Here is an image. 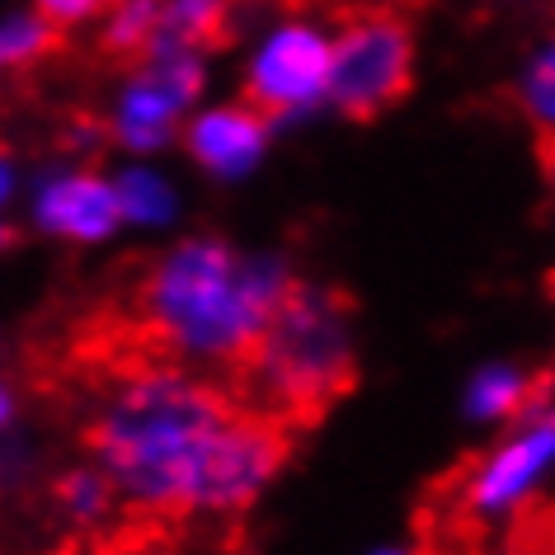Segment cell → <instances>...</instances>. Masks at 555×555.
Wrapping results in <instances>:
<instances>
[{
	"label": "cell",
	"mask_w": 555,
	"mask_h": 555,
	"mask_svg": "<svg viewBox=\"0 0 555 555\" xmlns=\"http://www.w3.org/2000/svg\"><path fill=\"white\" fill-rule=\"evenodd\" d=\"M249 396L184 363H137L118 372L86 414L80 448L114 480L122 508L189 518V490L207 442Z\"/></svg>",
	"instance_id": "cell-1"
},
{
	"label": "cell",
	"mask_w": 555,
	"mask_h": 555,
	"mask_svg": "<svg viewBox=\"0 0 555 555\" xmlns=\"http://www.w3.org/2000/svg\"><path fill=\"white\" fill-rule=\"evenodd\" d=\"M297 269L278 249H245L227 235H179L137 283V325L160 358L198 372H245L297 293Z\"/></svg>",
	"instance_id": "cell-2"
},
{
	"label": "cell",
	"mask_w": 555,
	"mask_h": 555,
	"mask_svg": "<svg viewBox=\"0 0 555 555\" xmlns=\"http://www.w3.org/2000/svg\"><path fill=\"white\" fill-rule=\"evenodd\" d=\"M353 307L325 283H297L245 367V396L278 420H321L358 386Z\"/></svg>",
	"instance_id": "cell-3"
},
{
	"label": "cell",
	"mask_w": 555,
	"mask_h": 555,
	"mask_svg": "<svg viewBox=\"0 0 555 555\" xmlns=\"http://www.w3.org/2000/svg\"><path fill=\"white\" fill-rule=\"evenodd\" d=\"M207 48L189 43H156L128 72L104 104V132L122 156L156 160L184 137V122L203 104L207 90Z\"/></svg>",
	"instance_id": "cell-4"
},
{
	"label": "cell",
	"mask_w": 555,
	"mask_h": 555,
	"mask_svg": "<svg viewBox=\"0 0 555 555\" xmlns=\"http://www.w3.org/2000/svg\"><path fill=\"white\" fill-rule=\"evenodd\" d=\"M335 86V29L307 10H287L249 38L241 57V100L273 122L321 114Z\"/></svg>",
	"instance_id": "cell-5"
},
{
	"label": "cell",
	"mask_w": 555,
	"mask_h": 555,
	"mask_svg": "<svg viewBox=\"0 0 555 555\" xmlns=\"http://www.w3.org/2000/svg\"><path fill=\"white\" fill-rule=\"evenodd\" d=\"M287 462H293V424L245 405L207 442L189 490V518H227L255 508Z\"/></svg>",
	"instance_id": "cell-6"
},
{
	"label": "cell",
	"mask_w": 555,
	"mask_h": 555,
	"mask_svg": "<svg viewBox=\"0 0 555 555\" xmlns=\"http://www.w3.org/2000/svg\"><path fill=\"white\" fill-rule=\"evenodd\" d=\"M414 34L396 10H363L335 29L330 108L344 118H377L410 94Z\"/></svg>",
	"instance_id": "cell-7"
},
{
	"label": "cell",
	"mask_w": 555,
	"mask_h": 555,
	"mask_svg": "<svg viewBox=\"0 0 555 555\" xmlns=\"http://www.w3.org/2000/svg\"><path fill=\"white\" fill-rule=\"evenodd\" d=\"M24 221L57 245H108L118 231H128L118 207L114 170H94L86 160H48L29 175L24 189Z\"/></svg>",
	"instance_id": "cell-8"
},
{
	"label": "cell",
	"mask_w": 555,
	"mask_h": 555,
	"mask_svg": "<svg viewBox=\"0 0 555 555\" xmlns=\"http://www.w3.org/2000/svg\"><path fill=\"white\" fill-rule=\"evenodd\" d=\"M555 470V400H537L508 434L466 470L462 508L470 518H508L522 508Z\"/></svg>",
	"instance_id": "cell-9"
},
{
	"label": "cell",
	"mask_w": 555,
	"mask_h": 555,
	"mask_svg": "<svg viewBox=\"0 0 555 555\" xmlns=\"http://www.w3.org/2000/svg\"><path fill=\"white\" fill-rule=\"evenodd\" d=\"M278 122L269 114H259L249 100H217L198 104L193 118L184 122V146L189 165L212 184H241V179L259 175L273 146Z\"/></svg>",
	"instance_id": "cell-10"
},
{
	"label": "cell",
	"mask_w": 555,
	"mask_h": 555,
	"mask_svg": "<svg viewBox=\"0 0 555 555\" xmlns=\"http://www.w3.org/2000/svg\"><path fill=\"white\" fill-rule=\"evenodd\" d=\"M541 400L537 377L518 363H480L462 386V420L494 428V424H518L527 410Z\"/></svg>",
	"instance_id": "cell-11"
},
{
	"label": "cell",
	"mask_w": 555,
	"mask_h": 555,
	"mask_svg": "<svg viewBox=\"0 0 555 555\" xmlns=\"http://www.w3.org/2000/svg\"><path fill=\"white\" fill-rule=\"evenodd\" d=\"M114 184H118V207H122L128 231H170L179 221V212H184V193H179V184L146 156L122 160L114 170Z\"/></svg>",
	"instance_id": "cell-12"
},
{
	"label": "cell",
	"mask_w": 555,
	"mask_h": 555,
	"mask_svg": "<svg viewBox=\"0 0 555 555\" xmlns=\"http://www.w3.org/2000/svg\"><path fill=\"white\" fill-rule=\"evenodd\" d=\"M52 504H57V513L72 527H100L122 508V499L114 490V480L86 456V462L57 470V480H52Z\"/></svg>",
	"instance_id": "cell-13"
},
{
	"label": "cell",
	"mask_w": 555,
	"mask_h": 555,
	"mask_svg": "<svg viewBox=\"0 0 555 555\" xmlns=\"http://www.w3.org/2000/svg\"><path fill=\"white\" fill-rule=\"evenodd\" d=\"M100 43L108 57L142 62L160 43V0H114L100 20Z\"/></svg>",
	"instance_id": "cell-14"
},
{
	"label": "cell",
	"mask_w": 555,
	"mask_h": 555,
	"mask_svg": "<svg viewBox=\"0 0 555 555\" xmlns=\"http://www.w3.org/2000/svg\"><path fill=\"white\" fill-rule=\"evenodd\" d=\"M513 100L541 137H555V29L537 38L532 52L522 57L518 80H513Z\"/></svg>",
	"instance_id": "cell-15"
},
{
	"label": "cell",
	"mask_w": 555,
	"mask_h": 555,
	"mask_svg": "<svg viewBox=\"0 0 555 555\" xmlns=\"http://www.w3.org/2000/svg\"><path fill=\"white\" fill-rule=\"evenodd\" d=\"M62 29L48 15H38L34 5H15L0 20V66L5 72H34L38 62L52 57Z\"/></svg>",
	"instance_id": "cell-16"
},
{
	"label": "cell",
	"mask_w": 555,
	"mask_h": 555,
	"mask_svg": "<svg viewBox=\"0 0 555 555\" xmlns=\"http://www.w3.org/2000/svg\"><path fill=\"white\" fill-rule=\"evenodd\" d=\"M235 0H160V43L212 48L227 38Z\"/></svg>",
	"instance_id": "cell-17"
},
{
	"label": "cell",
	"mask_w": 555,
	"mask_h": 555,
	"mask_svg": "<svg viewBox=\"0 0 555 555\" xmlns=\"http://www.w3.org/2000/svg\"><path fill=\"white\" fill-rule=\"evenodd\" d=\"M38 15H48L57 29H86V24H100L104 10L114 5V0H29Z\"/></svg>",
	"instance_id": "cell-18"
},
{
	"label": "cell",
	"mask_w": 555,
	"mask_h": 555,
	"mask_svg": "<svg viewBox=\"0 0 555 555\" xmlns=\"http://www.w3.org/2000/svg\"><path fill=\"white\" fill-rule=\"evenodd\" d=\"M20 189H29V175L20 179V160L5 156V160H0V203L15 207L20 203Z\"/></svg>",
	"instance_id": "cell-19"
},
{
	"label": "cell",
	"mask_w": 555,
	"mask_h": 555,
	"mask_svg": "<svg viewBox=\"0 0 555 555\" xmlns=\"http://www.w3.org/2000/svg\"><path fill=\"white\" fill-rule=\"evenodd\" d=\"M367 555H424V546H414V541H382Z\"/></svg>",
	"instance_id": "cell-20"
}]
</instances>
